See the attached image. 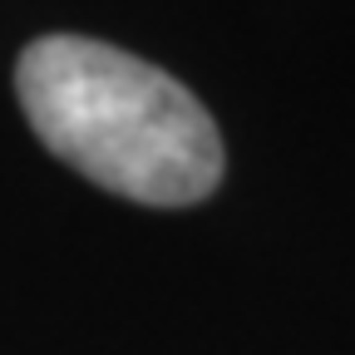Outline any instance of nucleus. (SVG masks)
<instances>
[{
	"instance_id": "f257e3e1",
	"label": "nucleus",
	"mask_w": 355,
	"mask_h": 355,
	"mask_svg": "<svg viewBox=\"0 0 355 355\" xmlns=\"http://www.w3.org/2000/svg\"><path fill=\"white\" fill-rule=\"evenodd\" d=\"M15 94L35 139L74 173L148 207H193L222 183L212 114L168 69L89 35L25 44Z\"/></svg>"
}]
</instances>
